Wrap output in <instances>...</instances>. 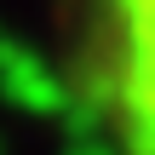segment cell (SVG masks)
Listing matches in <instances>:
<instances>
[{"label":"cell","mask_w":155,"mask_h":155,"mask_svg":"<svg viewBox=\"0 0 155 155\" xmlns=\"http://www.w3.org/2000/svg\"><path fill=\"white\" fill-rule=\"evenodd\" d=\"M69 58L115 155H155V0H69Z\"/></svg>","instance_id":"6da1fadb"}]
</instances>
